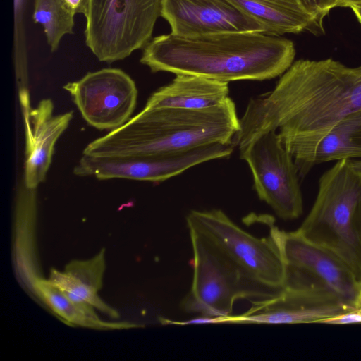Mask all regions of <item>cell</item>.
<instances>
[{"label":"cell","mask_w":361,"mask_h":361,"mask_svg":"<svg viewBox=\"0 0 361 361\" xmlns=\"http://www.w3.org/2000/svg\"><path fill=\"white\" fill-rule=\"evenodd\" d=\"M162 0H89L86 45L99 61L123 60L152 39Z\"/></svg>","instance_id":"6"},{"label":"cell","mask_w":361,"mask_h":361,"mask_svg":"<svg viewBox=\"0 0 361 361\" xmlns=\"http://www.w3.org/2000/svg\"><path fill=\"white\" fill-rule=\"evenodd\" d=\"M351 9L353 10L354 14L355 15L357 20L359 21L360 24L361 25V4L360 5H354L350 6Z\"/></svg>","instance_id":"25"},{"label":"cell","mask_w":361,"mask_h":361,"mask_svg":"<svg viewBox=\"0 0 361 361\" xmlns=\"http://www.w3.org/2000/svg\"><path fill=\"white\" fill-rule=\"evenodd\" d=\"M361 110V66L329 59H300L273 90L247 103L233 142L238 149L260 135L279 129L283 144L319 136Z\"/></svg>","instance_id":"1"},{"label":"cell","mask_w":361,"mask_h":361,"mask_svg":"<svg viewBox=\"0 0 361 361\" xmlns=\"http://www.w3.org/2000/svg\"><path fill=\"white\" fill-rule=\"evenodd\" d=\"M49 281L62 290L75 294L82 298L94 308L109 315L113 319H118L119 313L106 305L97 295V290L82 283L65 271L55 269L50 271Z\"/></svg>","instance_id":"20"},{"label":"cell","mask_w":361,"mask_h":361,"mask_svg":"<svg viewBox=\"0 0 361 361\" xmlns=\"http://www.w3.org/2000/svg\"><path fill=\"white\" fill-rule=\"evenodd\" d=\"M105 250L102 249L92 258L87 260H73L65 267L64 271L74 279L99 291L102 288L105 271Z\"/></svg>","instance_id":"21"},{"label":"cell","mask_w":361,"mask_h":361,"mask_svg":"<svg viewBox=\"0 0 361 361\" xmlns=\"http://www.w3.org/2000/svg\"><path fill=\"white\" fill-rule=\"evenodd\" d=\"M69 9L75 15L82 13L85 15L89 0H64Z\"/></svg>","instance_id":"23"},{"label":"cell","mask_w":361,"mask_h":361,"mask_svg":"<svg viewBox=\"0 0 361 361\" xmlns=\"http://www.w3.org/2000/svg\"><path fill=\"white\" fill-rule=\"evenodd\" d=\"M239 127L235 104L229 97L216 106L201 109L144 108L121 127L90 142L82 154H175L214 143L233 142Z\"/></svg>","instance_id":"3"},{"label":"cell","mask_w":361,"mask_h":361,"mask_svg":"<svg viewBox=\"0 0 361 361\" xmlns=\"http://www.w3.org/2000/svg\"><path fill=\"white\" fill-rule=\"evenodd\" d=\"M361 307V281H359L358 293L355 300V309Z\"/></svg>","instance_id":"26"},{"label":"cell","mask_w":361,"mask_h":361,"mask_svg":"<svg viewBox=\"0 0 361 361\" xmlns=\"http://www.w3.org/2000/svg\"><path fill=\"white\" fill-rule=\"evenodd\" d=\"M245 14L255 20L264 33L279 36L308 30H323L298 0H229Z\"/></svg>","instance_id":"17"},{"label":"cell","mask_w":361,"mask_h":361,"mask_svg":"<svg viewBox=\"0 0 361 361\" xmlns=\"http://www.w3.org/2000/svg\"><path fill=\"white\" fill-rule=\"evenodd\" d=\"M361 0H337L336 7H350L354 5H360Z\"/></svg>","instance_id":"24"},{"label":"cell","mask_w":361,"mask_h":361,"mask_svg":"<svg viewBox=\"0 0 361 361\" xmlns=\"http://www.w3.org/2000/svg\"><path fill=\"white\" fill-rule=\"evenodd\" d=\"M354 166L358 169H361V160L353 161Z\"/></svg>","instance_id":"27"},{"label":"cell","mask_w":361,"mask_h":361,"mask_svg":"<svg viewBox=\"0 0 361 361\" xmlns=\"http://www.w3.org/2000/svg\"><path fill=\"white\" fill-rule=\"evenodd\" d=\"M298 1L306 12L312 16L322 28L324 18L337 6V0H298Z\"/></svg>","instance_id":"22"},{"label":"cell","mask_w":361,"mask_h":361,"mask_svg":"<svg viewBox=\"0 0 361 361\" xmlns=\"http://www.w3.org/2000/svg\"><path fill=\"white\" fill-rule=\"evenodd\" d=\"M63 88L69 92L85 121L99 130H115L134 111L137 89L134 80L118 68L89 72Z\"/></svg>","instance_id":"11"},{"label":"cell","mask_w":361,"mask_h":361,"mask_svg":"<svg viewBox=\"0 0 361 361\" xmlns=\"http://www.w3.org/2000/svg\"><path fill=\"white\" fill-rule=\"evenodd\" d=\"M190 231L192 250L193 275L190 290L180 307L202 316L227 317L235 302L269 298L247 281L199 233Z\"/></svg>","instance_id":"7"},{"label":"cell","mask_w":361,"mask_h":361,"mask_svg":"<svg viewBox=\"0 0 361 361\" xmlns=\"http://www.w3.org/2000/svg\"><path fill=\"white\" fill-rule=\"evenodd\" d=\"M292 41L259 32H224L197 37L171 33L152 39L140 62L153 73L201 76L221 82L270 80L293 63Z\"/></svg>","instance_id":"2"},{"label":"cell","mask_w":361,"mask_h":361,"mask_svg":"<svg viewBox=\"0 0 361 361\" xmlns=\"http://www.w3.org/2000/svg\"><path fill=\"white\" fill-rule=\"evenodd\" d=\"M235 147L233 142L214 143L157 156L97 157L82 154L73 173L99 180L123 178L161 182L200 164L228 157Z\"/></svg>","instance_id":"10"},{"label":"cell","mask_w":361,"mask_h":361,"mask_svg":"<svg viewBox=\"0 0 361 361\" xmlns=\"http://www.w3.org/2000/svg\"><path fill=\"white\" fill-rule=\"evenodd\" d=\"M250 302L247 311L222 317L221 324L321 323L355 309L353 303L336 293L319 288H284L272 298Z\"/></svg>","instance_id":"12"},{"label":"cell","mask_w":361,"mask_h":361,"mask_svg":"<svg viewBox=\"0 0 361 361\" xmlns=\"http://www.w3.org/2000/svg\"><path fill=\"white\" fill-rule=\"evenodd\" d=\"M24 121L25 160L23 180L29 188L44 181L51 163L55 145L73 117V111L54 114V104L44 99L32 109L28 89L18 90Z\"/></svg>","instance_id":"14"},{"label":"cell","mask_w":361,"mask_h":361,"mask_svg":"<svg viewBox=\"0 0 361 361\" xmlns=\"http://www.w3.org/2000/svg\"><path fill=\"white\" fill-rule=\"evenodd\" d=\"M281 244L286 265L284 288L328 290L355 306L360 281L341 258L298 230L281 231Z\"/></svg>","instance_id":"9"},{"label":"cell","mask_w":361,"mask_h":361,"mask_svg":"<svg viewBox=\"0 0 361 361\" xmlns=\"http://www.w3.org/2000/svg\"><path fill=\"white\" fill-rule=\"evenodd\" d=\"M249 166L258 197L283 220H293L303 212L299 173L293 157L276 130L260 135L239 149Z\"/></svg>","instance_id":"8"},{"label":"cell","mask_w":361,"mask_h":361,"mask_svg":"<svg viewBox=\"0 0 361 361\" xmlns=\"http://www.w3.org/2000/svg\"><path fill=\"white\" fill-rule=\"evenodd\" d=\"M74 16L64 0H35L32 18L43 26L51 51L64 35L73 33Z\"/></svg>","instance_id":"19"},{"label":"cell","mask_w":361,"mask_h":361,"mask_svg":"<svg viewBox=\"0 0 361 361\" xmlns=\"http://www.w3.org/2000/svg\"><path fill=\"white\" fill-rule=\"evenodd\" d=\"M161 16L170 25L171 33L180 37L264 32L255 20L229 0H162Z\"/></svg>","instance_id":"13"},{"label":"cell","mask_w":361,"mask_h":361,"mask_svg":"<svg viewBox=\"0 0 361 361\" xmlns=\"http://www.w3.org/2000/svg\"><path fill=\"white\" fill-rule=\"evenodd\" d=\"M32 289L57 317L68 324L101 330L140 327V325L129 322H109L101 320L96 312H89L79 307L63 290L51 284L48 279L42 277L37 279Z\"/></svg>","instance_id":"18"},{"label":"cell","mask_w":361,"mask_h":361,"mask_svg":"<svg viewBox=\"0 0 361 361\" xmlns=\"http://www.w3.org/2000/svg\"><path fill=\"white\" fill-rule=\"evenodd\" d=\"M298 231L337 255L361 281V169L351 159L337 161L322 174Z\"/></svg>","instance_id":"4"},{"label":"cell","mask_w":361,"mask_h":361,"mask_svg":"<svg viewBox=\"0 0 361 361\" xmlns=\"http://www.w3.org/2000/svg\"><path fill=\"white\" fill-rule=\"evenodd\" d=\"M283 145L293 157L300 178L323 162L361 158V110L349 114L319 136Z\"/></svg>","instance_id":"15"},{"label":"cell","mask_w":361,"mask_h":361,"mask_svg":"<svg viewBox=\"0 0 361 361\" xmlns=\"http://www.w3.org/2000/svg\"><path fill=\"white\" fill-rule=\"evenodd\" d=\"M228 94V82L178 74L171 83L152 94L145 108L206 109L221 104Z\"/></svg>","instance_id":"16"},{"label":"cell","mask_w":361,"mask_h":361,"mask_svg":"<svg viewBox=\"0 0 361 361\" xmlns=\"http://www.w3.org/2000/svg\"><path fill=\"white\" fill-rule=\"evenodd\" d=\"M189 231L207 240L250 284L268 298L284 288L286 265L281 232L273 219L269 235L257 238L235 224L222 210H191L186 216Z\"/></svg>","instance_id":"5"}]
</instances>
